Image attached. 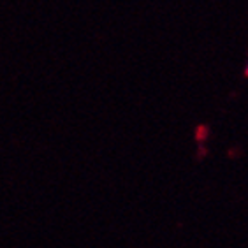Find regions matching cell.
I'll return each instance as SVG.
<instances>
[{
  "label": "cell",
  "mask_w": 248,
  "mask_h": 248,
  "mask_svg": "<svg viewBox=\"0 0 248 248\" xmlns=\"http://www.w3.org/2000/svg\"><path fill=\"white\" fill-rule=\"evenodd\" d=\"M247 69H248V67H247ZM247 76H248V71H247Z\"/></svg>",
  "instance_id": "1"
}]
</instances>
